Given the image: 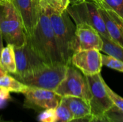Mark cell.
Segmentation results:
<instances>
[{"mask_svg": "<svg viewBox=\"0 0 123 122\" xmlns=\"http://www.w3.org/2000/svg\"><path fill=\"white\" fill-rule=\"evenodd\" d=\"M0 122H13V121H6L2 119L1 116H0Z\"/></svg>", "mask_w": 123, "mask_h": 122, "instance_id": "1f68e13d", "label": "cell"}, {"mask_svg": "<svg viewBox=\"0 0 123 122\" xmlns=\"http://www.w3.org/2000/svg\"><path fill=\"white\" fill-rule=\"evenodd\" d=\"M94 3L99 7L113 11L123 19V0H98Z\"/></svg>", "mask_w": 123, "mask_h": 122, "instance_id": "ac0fdd59", "label": "cell"}, {"mask_svg": "<svg viewBox=\"0 0 123 122\" xmlns=\"http://www.w3.org/2000/svg\"><path fill=\"white\" fill-rule=\"evenodd\" d=\"M55 109H47L40 112L37 119V121L39 122H54L55 119Z\"/></svg>", "mask_w": 123, "mask_h": 122, "instance_id": "7402d4cb", "label": "cell"}, {"mask_svg": "<svg viewBox=\"0 0 123 122\" xmlns=\"http://www.w3.org/2000/svg\"><path fill=\"white\" fill-rule=\"evenodd\" d=\"M27 40L46 64L63 63L53 33L48 4L44 0H42V12L39 22L32 35L27 37Z\"/></svg>", "mask_w": 123, "mask_h": 122, "instance_id": "6da1fadb", "label": "cell"}, {"mask_svg": "<svg viewBox=\"0 0 123 122\" xmlns=\"http://www.w3.org/2000/svg\"><path fill=\"white\" fill-rule=\"evenodd\" d=\"M61 101L69 109L73 119H79L92 115L89 101L84 99L75 96H63Z\"/></svg>", "mask_w": 123, "mask_h": 122, "instance_id": "5bb4252c", "label": "cell"}, {"mask_svg": "<svg viewBox=\"0 0 123 122\" xmlns=\"http://www.w3.org/2000/svg\"><path fill=\"white\" fill-rule=\"evenodd\" d=\"M102 47L100 51L105 52L107 55L112 56L123 62V47L112 39L102 36Z\"/></svg>", "mask_w": 123, "mask_h": 122, "instance_id": "e0dca14e", "label": "cell"}, {"mask_svg": "<svg viewBox=\"0 0 123 122\" xmlns=\"http://www.w3.org/2000/svg\"><path fill=\"white\" fill-rule=\"evenodd\" d=\"M7 104V101L6 100H4V99H0V109H3L6 106Z\"/></svg>", "mask_w": 123, "mask_h": 122, "instance_id": "f1b7e54d", "label": "cell"}, {"mask_svg": "<svg viewBox=\"0 0 123 122\" xmlns=\"http://www.w3.org/2000/svg\"><path fill=\"white\" fill-rule=\"evenodd\" d=\"M102 65L107 66L111 69L123 73V62L116 59L112 56L102 54Z\"/></svg>", "mask_w": 123, "mask_h": 122, "instance_id": "ffe728a7", "label": "cell"}, {"mask_svg": "<svg viewBox=\"0 0 123 122\" xmlns=\"http://www.w3.org/2000/svg\"><path fill=\"white\" fill-rule=\"evenodd\" d=\"M106 114L111 122H123V112L115 106Z\"/></svg>", "mask_w": 123, "mask_h": 122, "instance_id": "603a6c76", "label": "cell"}, {"mask_svg": "<svg viewBox=\"0 0 123 122\" xmlns=\"http://www.w3.org/2000/svg\"><path fill=\"white\" fill-rule=\"evenodd\" d=\"M48 9L58 50L63 63L68 65L75 52L76 24L66 10L58 12L48 5Z\"/></svg>", "mask_w": 123, "mask_h": 122, "instance_id": "7a4b0ae2", "label": "cell"}, {"mask_svg": "<svg viewBox=\"0 0 123 122\" xmlns=\"http://www.w3.org/2000/svg\"><path fill=\"white\" fill-rule=\"evenodd\" d=\"M3 37H2V35H1V30H0V55H1V52L4 48V46H3Z\"/></svg>", "mask_w": 123, "mask_h": 122, "instance_id": "4dcf8cb0", "label": "cell"}, {"mask_svg": "<svg viewBox=\"0 0 123 122\" xmlns=\"http://www.w3.org/2000/svg\"><path fill=\"white\" fill-rule=\"evenodd\" d=\"M63 96H75L89 101L90 93L86 76L72 64H68L66 76L54 91Z\"/></svg>", "mask_w": 123, "mask_h": 122, "instance_id": "8992f818", "label": "cell"}, {"mask_svg": "<svg viewBox=\"0 0 123 122\" xmlns=\"http://www.w3.org/2000/svg\"><path fill=\"white\" fill-rule=\"evenodd\" d=\"M86 77L89 88V103L92 116H99L106 114L114 106V104L107 93L105 81L101 73Z\"/></svg>", "mask_w": 123, "mask_h": 122, "instance_id": "52a82bcc", "label": "cell"}, {"mask_svg": "<svg viewBox=\"0 0 123 122\" xmlns=\"http://www.w3.org/2000/svg\"><path fill=\"white\" fill-rule=\"evenodd\" d=\"M14 50L17 67V72L14 74L22 75L46 65L32 48L27 40L24 45L14 47Z\"/></svg>", "mask_w": 123, "mask_h": 122, "instance_id": "8fae6325", "label": "cell"}, {"mask_svg": "<svg viewBox=\"0 0 123 122\" xmlns=\"http://www.w3.org/2000/svg\"><path fill=\"white\" fill-rule=\"evenodd\" d=\"M87 1H92V2H95V1H97L98 0H87Z\"/></svg>", "mask_w": 123, "mask_h": 122, "instance_id": "836d02e7", "label": "cell"}, {"mask_svg": "<svg viewBox=\"0 0 123 122\" xmlns=\"http://www.w3.org/2000/svg\"><path fill=\"white\" fill-rule=\"evenodd\" d=\"M23 94V107L38 113L47 109H55L62 99L54 91L29 86Z\"/></svg>", "mask_w": 123, "mask_h": 122, "instance_id": "ba28073f", "label": "cell"}, {"mask_svg": "<svg viewBox=\"0 0 123 122\" xmlns=\"http://www.w3.org/2000/svg\"><path fill=\"white\" fill-rule=\"evenodd\" d=\"M0 99L6 100V101L11 99L10 92L8 90L2 87H0Z\"/></svg>", "mask_w": 123, "mask_h": 122, "instance_id": "d4e9b609", "label": "cell"}, {"mask_svg": "<svg viewBox=\"0 0 123 122\" xmlns=\"http://www.w3.org/2000/svg\"><path fill=\"white\" fill-rule=\"evenodd\" d=\"M99 10L110 38L123 47V19L110 9L99 7Z\"/></svg>", "mask_w": 123, "mask_h": 122, "instance_id": "4fadbf2b", "label": "cell"}, {"mask_svg": "<svg viewBox=\"0 0 123 122\" xmlns=\"http://www.w3.org/2000/svg\"><path fill=\"white\" fill-rule=\"evenodd\" d=\"M61 4H62V6H63V8L66 10V8L69 5V3H70V0H61Z\"/></svg>", "mask_w": 123, "mask_h": 122, "instance_id": "83f0119b", "label": "cell"}, {"mask_svg": "<svg viewBox=\"0 0 123 122\" xmlns=\"http://www.w3.org/2000/svg\"><path fill=\"white\" fill-rule=\"evenodd\" d=\"M47 4L53 9L58 12H63L65 9L63 8L61 0H44Z\"/></svg>", "mask_w": 123, "mask_h": 122, "instance_id": "cb8c5ba5", "label": "cell"}, {"mask_svg": "<svg viewBox=\"0 0 123 122\" xmlns=\"http://www.w3.org/2000/svg\"><path fill=\"white\" fill-rule=\"evenodd\" d=\"M0 87L8 90L9 92L20 93L22 94L28 88L27 86L23 84L8 73L0 76Z\"/></svg>", "mask_w": 123, "mask_h": 122, "instance_id": "2e32d148", "label": "cell"}, {"mask_svg": "<svg viewBox=\"0 0 123 122\" xmlns=\"http://www.w3.org/2000/svg\"><path fill=\"white\" fill-rule=\"evenodd\" d=\"M100 52L96 49L76 51L72 55L71 64L86 76L101 73L103 65Z\"/></svg>", "mask_w": 123, "mask_h": 122, "instance_id": "30bf717a", "label": "cell"}, {"mask_svg": "<svg viewBox=\"0 0 123 122\" xmlns=\"http://www.w3.org/2000/svg\"><path fill=\"white\" fill-rule=\"evenodd\" d=\"M92 122H111V121L107 114H105L99 116H94Z\"/></svg>", "mask_w": 123, "mask_h": 122, "instance_id": "484cf974", "label": "cell"}, {"mask_svg": "<svg viewBox=\"0 0 123 122\" xmlns=\"http://www.w3.org/2000/svg\"><path fill=\"white\" fill-rule=\"evenodd\" d=\"M6 1V0H0V3H1V2H3V1Z\"/></svg>", "mask_w": 123, "mask_h": 122, "instance_id": "e575fe53", "label": "cell"}, {"mask_svg": "<svg viewBox=\"0 0 123 122\" xmlns=\"http://www.w3.org/2000/svg\"><path fill=\"white\" fill-rule=\"evenodd\" d=\"M6 72H5L2 68L0 67V76H2V75H4V74H6Z\"/></svg>", "mask_w": 123, "mask_h": 122, "instance_id": "d6a6232c", "label": "cell"}, {"mask_svg": "<svg viewBox=\"0 0 123 122\" xmlns=\"http://www.w3.org/2000/svg\"><path fill=\"white\" fill-rule=\"evenodd\" d=\"M84 1H85V0H70L69 5H74V4H79V3L83 2ZM69 5H68V6H69Z\"/></svg>", "mask_w": 123, "mask_h": 122, "instance_id": "f546056e", "label": "cell"}, {"mask_svg": "<svg viewBox=\"0 0 123 122\" xmlns=\"http://www.w3.org/2000/svg\"><path fill=\"white\" fill-rule=\"evenodd\" d=\"M22 22L27 37L31 36L37 25L42 12V0H10Z\"/></svg>", "mask_w": 123, "mask_h": 122, "instance_id": "9c48e42d", "label": "cell"}, {"mask_svg": "<svg viewBox=\"0 0 123 122\" xmlns=\"http://www.w3.org/2000/svg\"><path fill=\"white\" fill-rule=\"evenodd\" d=\"M102 43L100 34L92 26L85 23L76 24L75 52L92 49L101 50Z\"/></svg>", "mask_w": 123, "mask_h": 122, "instance_id": "7c38bea8", "label": "cell"}, {"mask_svg": "<svg viewBox=\"0 0 123 122\" xmlns=\"http://www.w3.org/2000/svg\"><path fill=\"white\" fill-rule=\"evenodd\" d=\"M68 65L63 63L46 64L31 72L22 75L12 74V76L29 87L55 91L64 79Z\"/></svg>", "mask_w": 123, "mask_h": 122, "instance_id": "3957f363", "label": "cell"}, {"mask_svg": "<svg viewBox=\"0 0 123 122\" xmlns=\"http://www.w3.org/2000/svg\"><path fill=\"white\" fill-rule=\"evenodd\" d=\"M0 30L3 39L14 47H19L27 42L19 17L10 0L0 3Z\"/></svg>", "mask_w": 123, "mask_h": 122, "instance_id": "277c9868", "label": "cell"}, {"mask_svg": "<svg viewBox=\"0 0 123 122\" xmlns=\"http://www.w3.org/2000/svg\"><path fill=\"white\" fill-rule=\"evenodd\" d=\"M0 67L8 74L16 73L17 67L14 50V46L12 45L7 44V46L3 48L0 55Z\"/></svg>", "mask_w": 123, "mask_h": 122, "instance_id": "9a60e30c", "label": "cell"}, {"mask_svg": "<svg viewBox=\"0 0 123 122\" xmlns=\"http://www.w3.org/2000/svg\"><path fill=\"white\" fill-rule=\"evenodd\" d=\"M66 10L75 24H87L94 28L100 35L110 38L99 7L95 3L85 0L77 4L69 5Z\"/></svg>", "mask_w": 123, "mask_h": 122, "instance_id": "5b68a950", "label": "cell"}, {"mask_svg": "<svg viewBox=\"0 0 123 122\" xmlns=\"http://www.w3.org/2000/svg\"><path fill=\"white\" fill-rule=\"evenodd\" d=\"M71 119H73V117L69 109L61 100L59 105L55 109V119L54 122H68Z\"/></svg>", "mask_w": 123, "mask_h": 122, "instance_id": "d6986e66", "label": "cell"}, {"mask_svg": "<svg viewBox=\"0 0 123 122\" xmlns=\"http://www.w3.org/2000/svg\"><path fill=\"white\" fill-rule=\"evenodd\" d=\"M94 116L92 115L91 116H88L86 117H83V118H79V119H73L71 121L68 122H92Z\"/></svg>", "mask_w": 123, "mask_h": 122, "instance_id": "4316f807", "label": "cell"}, {"mask_svg": "<svg viewBox=\"0 0 123 122\" xmlns=\"http://www.w3.org/2000/svg\"><path fill=\"white\" fill-rule=\"evenodd\" d=\"M106 89L107 91V93L110 98V99L112 100L114 106L117 108L120 111L123 112V98L122 96H120V95H118L117 93H116L114 91H112L109 86L106 83Z\"/></svg>", "mask_w": 123, "mask_h": 122, "instance_id": "44dd1931", "label": "cell"}]
</instances>
